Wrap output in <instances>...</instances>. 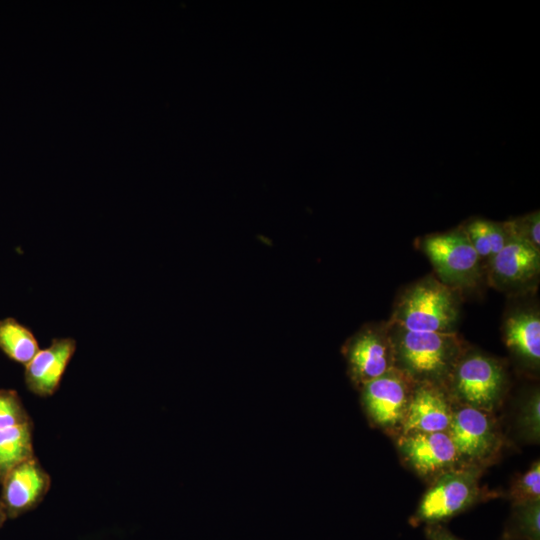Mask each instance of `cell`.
Here are the masks:
<instances>
[{
    "instance_id": "obj_1",
    "label": "cell",
    "mask_w": 540,
    "mask_h": 540,
    "mask_svg": "<svg viewBox=\"0 0 540 540\" xmlns=\"http://www.w3.org/2000/svg\"><path fill=\"white\" fill-rule=\"evenodd\" d=\"M395 367L416 383L445 387L451 371L464 352L455 331L414 332L389 323Z\"/></svg>"
},
{
    "instance_id": "obj_2",
    "label": "cell",
    "mask_w": 540,
    "mask_h": 540,
    "mask_svg": "<svg viewBox=\"0 0 540 540\" xmlns=\"http://www.w3.org/2000/svg\"><path fill=\"white\" fill-rule=\"evenodd\" d=\"M458 316V291L426 276L399 294L388 322L414 332H451Z\"/></svg>"
},
{
    "instance_id": "obj_3",
    "label": "cell",
    "mask_w": 540,
    "mask_h": 540,
    "mask_svg": "<svg viewBox=\"0 0 540 540\" xmlns=\"http://www.w3.org/2000/svg\"><path fill=\"white\" fill-rule=\"evenodd\" d=\"M506 385L503 366L480 352H463L445 389L459 404L491 412L500 402Z\"/></svg>"
},
{
    "instance_id": "obj_4",
    "label": "cell",
    "mask_w": 540,
    "mask_h": 540,
    "mask_svg": "<svg viewBox=\"0 0 540 540\" xmlns=\"http://www.w3.org/2000/svg\"><path fill=\"white\" fill-rule=\"evenodd\" d=\"M420 245L443 284L459 292L480 281L481 259L461 226L426 235Z\"/></svg>"
},
{
    "instance_id": "obj_5",
    "label": "cell",
    "mask_w": 540,
    "mask_h": 540,
    "mask_svg": "<svg viewBox=\"0 0 540 540\" xmlns=\"http://www.w3.org/2000/svg\"><path fill=\"white\" fill-rule=\"evenodd\" d=\"M479 475L478 466L465 465L436 477L422 497L410 523L413 526L440 524L468 509L479 494Z\"/></svg>"
},
{
    "instance_id": "obj_6",
    "label": "cell",
    "mask_w": 540,
    "mask_h": 540,
    "mask_svg": "<svg viewBox=\"0 0 540 540\" xmlns=\"http://www.w3.org/2000/svg\"><path fill=\"white\" fill-rule=\"evenodd\" d=\"M489 413L463 404L453 407L447 433L456 448L460 462L477 466L496 453L499 438Z\"/></svg>"
},
{
    "instance_id": "obj_7",
    "label": "cell",
    "mask_w": 540,
    "mask_h": 540,
    "mask_svg": "<svg viewBox=\"0 0 540 540\" xmlns=\"http://www.w3.org/2000/svg\"><path fill=\"white\" fill-rule=\"evenodd\" d=\"M346 354L352 378L362 386L393 369L395 357L388 321L364 326L348 342Z\"/></svg>"
},
{
    "instance_id": "obj_8",
    "label": "cell",
    "mask_w": 540,
    "mask_h": 540,
    "mask_svg": "<svg viewBox=\"0 0 540 540\" xmlns=\"http://www.w3.org/2000/svg\"><path fill=\"white\" fill-rule=\"evenodd\" d=\"M416 382L394 367L363 387V402L370 418L383 428L402 426Z\"/></svg>"
},
{
    "instance_id": "obj_9",
    "label": "cell",
    "mask_w": 540,
    "mask_h": 540,
    "mask_svg": "<svg viewBox=\"0 0 540 540\" xmlns=\"http://www.w3.org/2000/svg\"><path fill=\"white\" fill-rule=\"evenodd\" d=\"M398 447L408 464L424 477H438L460 462L447 432L405 433L399 437Z\"/></svg>"
},
{
    "instance_id": "obj_10",
    "label": "cell",
    "mask_w": 540,
    "mask_h": 540,
    "mask_svg": "<svg viewBox=\"0 0 540 540\" xmlns=\"http://www.w3.org/2000/svg\"><path fill=\"white\" fill-rule=\"evenodd\" d=\"M1 484L0 502L8 518L15 519L42 502L51 487V477L35 456L12 469Z\"/></svg>"
},
{
    "instance_id": "obj_11",
    "label": "cell",
    "mask_w": 540,
    "mask_h": 540,
    "mask_svg": "<svg viewBox=\"0 0 540 540\" xmlns=\"http://www.w3.org/2000/svg\"><path fill=\"white\" fill-rule=\"evenodd\" d=\"M540 272V250L510 239L489 261L490 284L502 291H520L534 283Z\"/></svg>"
},
{
    "instance_id": "obj_12",
    "label": "cell",
    "mask_w": 540,
    "mask_h": 540,
    "mask_svg": "<svg viewBox=\"0 0 540 540\" xmlns=\"http://www.w3.org/2000/svg\"><path fill=\"white\" fill-rule=\"evenodd\" d=\"M453 406L445 387L419 382L402 423V432H447Z\"/></svg>"
},
{
    "instance_id": "obj_13",
    "label": "cell",
    "mask_w": 540,
    "mask_h": 540,
    "mask_svg": "<svg viewBox=\"0 0 540 540\" xmlns=\"http://www.w3.org/2000/svg\"><path fill=\"white\" fill-rule=\"evenodd\" d=\"M71 337L54 338L25 365L24 379L30 392L40 397L53 395L59 388L65 370L76 351Z\"/></svg>"
},
{
    "instance_id": "obj_14",
    "label": "cell",
    "mask_w": 540,
    "mask_h": 540,
    "mask_svg": "<svg viewBox=\"0 0 540 540\" xmlns=\"http://www.w3.org/2000/svg\"><path fill=\"white\" fill-rule=\"evenodd\" d=\"M506 346L522 362L533 368L540 362V315L531 308L511 312L503 323Z\"/></svg>"
},
{
    "instance_id": "obj_15",
    "label": "cell",
    "mask_w": 540,
    "mask_h": 540,
    "mask_svg": "<svg viewBox=\"0 0 540 540\" xmlns=\"http://www.w3.org/2000/svg\"><path fill=\"white\" fill-rule=\"evenodd\" d=\"M32 430V422L0 430V482L16 466L35 457Z\"/></svg>"
},
{
    "instance_id": "obj_16",
    "label": "cell",
    "mask_w": 540,
    "mask_h": 540,
    "mask_svg": "<svg viewBox=\"0 0 540 540\" xmlns=\"http://www.w3.org/2000/svg\"><path fill=\"white\" fill-rule=\"evenodd\" d=\"M0 349L10 359L24 365L40 351L33 332L11 317L0 320Z\"/></svg>"
},
{
    "instance_id": "obj_17",
    "label": "cell",
    "mask_w": 540,
    "mask_h": 540,
    "mask_svg": "<svg viewBox=\"0 0 540 540\" xmlns=\"http://www.w3.org/2000/svg\"><path fill=\"white\" fill-rule=\"evenodd\" d=\"M505 540H540V501L513 504Z\"/></svg>"
},
{
    "instance_id": "obj_18",
    "label": "cell",
    "mask_w": 540,
    "mask_h": 540,
    "mask_svg": "<svg viewBox=\"0 0 540 540\" xmlns=\"http://www.w3.org/2000/svg\"><path fill=\"white\" fill-rule=\"evenodd\" d=\"M31 422L17 392L12 389H0V430Z\"/></svg>"
},
{
    "instance_id": "obj_19",
    "label": "cell",
    "mask_w": 540,
    "mask_h": 540,
    "mask_svg": "<svg viewBox=\"0 0 540 540\" xmlns=\"http://www.w3.org/2000/svg\"><path fill=\"white\" fill-rule=\"evenodd\" d=\"M509 497L513 504L540 501V464L535 461L531 467L512 484Z\"/></svg>"
},
{
    "instance_id": "obj_20",
    "label": "cell",
    "mask_w": 540,
    "mask_h": 540,
    "mask_svg": "<svg viewBox=\"0 0 540 540\" xmlns=\"http://www.w3.org/2000/svg\"><path fill=\"white\" fill-rule=\"evenodd\" d=\"M510 239L525 242L540 250V215L539 211L504 221Z\"/></svg>"
},
{
    "instance_id": "obj_21",
    "label": "cell",
    "mask_w": 540,
    "mask_h": 540,
    "mask_svg": "<svg viewBox=\"0 0 540 540\" xmlns=\"http://www.w3.org/2000/svg\"><path fill=\"white\" fill-rule=\"evenodd\" d=\"M518 425L528 439L538 441L540 434V396L534 390L522 403L518 413Z\"/></svg>"
},
{
    "instance_id": "obj_22",
    "label": "cell",
    "mask_w": 540,
    "mask_h": 540,
    "mask_svg": "<svg viewBox=\"0 0 540 540\" xmlns=\"http://www.w3.org/2000/svg\"><path fill=\"white\" fill-rule=\"evenodd\" d=\"M487 220L480 217H473L463 222L460 226L480 259L490 261L491 248L487 232Z\"/></svg>"
},
{
    "instance_id": "obj_23",
    "label": "cell",
    "mask_w": 540,
    "mask_h": 540,
    "mask_svg": "<svg viewBox=\"0 0 540 540\" xmlns=\"http://www.w3.org/2000/svg\"><path fill=\"white\" fill-rule=\"evenodd\" d=\"M425 536L428 540H461L440 524L426 526Z\"/></svg>"
},
{
    "instance_id": "obj_24",
    "label": "cell",
    "mask_w": 540,
    "mask_h": 540,
    "mask_svg": "<svg viewBox=\"0 0 540 540\" xmlns=\"http://www.w3.org/2000/svg\"><path fill=\"white\" fill-rule=\"evenodd\" d=\"M7 519H8L7 513L2 503L0 502V528L3 526V524L5 523Z\"/></svg>"
}]
</instances>
